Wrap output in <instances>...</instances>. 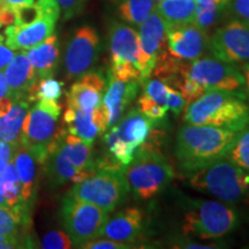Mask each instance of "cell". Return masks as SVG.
<instances>
[{
	"mask_svg": "<svg viewBox=\"0 0 249 249\" xmlns=\"http://www.w3.org/2000/svg\"><path fill=\"white\" fill-rule=\"evenodd\" d=\"M166 26L157 12L152 11L139 26V62L141 85L152 75L157 59L167 51Z\"/></svg>",
	"mask_w": 249,
	"mask_h": 249,
	"instance_id": "cell-14",
	"label": "cell"
},
{
	"mask_svg": "<svg viewBox=\"0 0 249 249\" xmlns=\"http://www.w3.org/2000/svg\"><path fill=\"white\" fill-rule=\"evenodd\" d=\"M40 247L44 249H70L74 247V244L66 232L50 231L42 238Z\"/></svg>",
	"mask_w": 249,
	"mask_h": 249,
	"instance_id": "cell-35",
	"label": "cell"
},
{
	"mask_svg": "<svg viewBox=\"0 0 249 249\" xmlns=\"http://www.w3.org/2000/svg\"><path fill=\"white\" fill-rule=\"evenodd\" d=\"M5 1L8 6H11L12 8H17V7H21V6H26V5H31L35 2V0H2Z\"/></svg>",
	"mask_w": 249,
	"mask_h": 249,
	"instance_id": "cell-46",
	"label": "cell"
},
{
	"mask_svg": "<svg viewBox=\"0 0 249 249\" xmlns=\"http://www.w3.org/2000/svg\"><path fill=\"white\" fill-rule=\"evenodd\" d=\"M226 157L249 172V126L239 132Z\"/></svg>",
	"mask_w": 249,
	"mask_h": 249,
	"instance_id": "cell-33",
	"label": "cell"
},
{
	"mask_svg": "<svg viewBox=\"0 0 249 249\" xmlns=\"http://www.w3.org/2000/svg\"><path fill=\"white\" fill-rule=\"evenodd\" d=\"M138 108L145 117L150 118L156 124H158L161 120L165 119L167 111H169V108L161 107L158 103L152 101L151 98L147 97V96L143 95V93L139 98Z\"/></svg>",
	"mask_w": 249,
	"mask_h": 249,
	"instance_id": "cell-34",
	"label": "cell"
},
{
	"mask_svg": "<svg viewBox=\"0 0 249 249\" xmlns=\"http://www.w3.org/2000/svg\"><path fill=\"white\" fill-rule=\"evenodd\" d=\"M29 101L15 99L7 113L0 117V140L18 149L22 144L23 123L29 112Z\"/></svg>",
	"mask_w": 249,
	"mask_h": 249,
	"instance_id": "cell-23",
	"label": "cell"
},
{
	"mask_svg": "<svg viewBox=\"0 0 249 249\" xmlns=\"http://www.w3.org/2000/svg\"><path fill=\"white\" fill-rule=\"evenodd\" d=\"M45 163L48 164V173L50 180H51L55 186L62 185V183L67 181H73L75 183L81 182L85 179L89 178L90 176H92V174H90L89 172L77 170L76 167L67 160L66 156L64 155V152L61 150L60 143H59L58 147L49 155Z\"/></svg>",
	"mask_w": 249,
	"mask_h": 249,
	"instance_id": "cell-25",
	"label": "cell"
},
{
	"mask_svg": "<svg viewBox=\"0 0 249 249\" xmlns=\"http://www.w3.org/2000/svg\"><path fill=\"white\" fill-rule=\"evenodd\" d=\"M124 176L134 196L147 201L170 185L174 172L166 157L148 138L124 166Z\"/></svg>",
	"mask_w": 249,
	"mask_h": 249,
	"instance_id": "cell-3",
	"label": "cell"
},
{
	"mask_svg": "<svg viewBox=\"0 0 249 249\" xmlns=\"http://www.w3.org/2000/svg\"><path fill=\"white\" fill-rule=\"evenodd\" d=\"M239 132L205 124H186L179 129L176 157L186 173L213 164L226 157Z\"/></svg>",
	"mask_w": 249,
	"mask_h": 249,
	"instance_id": "cell-1",
	"label": "cell"
},
{
	"mask_svg": "<svg viewBox=\"0 0 249 249\" xmlns=\"http://www.w3.org/2000/svg\"><path fill=\"white\" fill-rule=\"evenodd\" d=\"M23 248L18 235H6L0 236V249H14Z\"/></svg>",
	"mask_w": 249,
	"mask_h": 249,
	"instance_id": "cell-44",
	"label": "cell"
},
{
	"mask_svg": "<svg viewBox=\"0 0 249 249\" xmlns=\"http://www.w3.org/2000/svg\"><path fill=\"white\" fill-rule=\"evenodd\" d=\"M108 46L113 75L124 80H138L141 83L139 62L138 31L124 23L114 22L110 28Z\"/></svg>",
	"mask_w": 249,
	"mask_h": 249,
	"instance_id": "cell-11",
	"label": "cell"
},
{
	"mask_svg": "<svg viewBox=\"0 0 249 249\" xmlns=\"http://www.w3.org/2000/svg\"><path fill=\"white\" fill-rule=\"evenodd\" d=\"M160 1H161V0H155V2H156V4H157V2H160Z\"/></svg>",
	"mask_w": 249,
	"mask_h": 249,
	"instance_id": "cell-47",
	"label": "cell"
},
{
	"mask_svg": "<svg viewBox=\"0 0 249 249\" xmlns=\"http://www.w3.org/2000/svg\"><path fill=\"white\" fill-rule=\"evenodd\" d=\"M167 107H169V110L172 112L176 116H179L181 112L185 110L187 107L185 98L182 97V95L180 93L179 90L173 88L172 86L167 85Z\"/></svg>",
	"mask_w": 249,
	"mask_h": 249,
	"instance_id": "cell-37",
	"label": "cell"
},
{
	"mask_svg": "<svg viewBox=\"0 0 249 249\" xmlns=\"http://www.w3.org/2000/svg\"><path fill=\"white\" fill-rule=\"evenodd\" d=\"M167 51L174 58L185 62L200 59L208 49V33L195 23L169 29L166 33Z\"/></svg>",
	"mask_w": 249,
	"mask_h": 249,
	"instance_id": "cell-16",
	"label": "cell"
},
{
	"mask_svg": "<svg viewBox=\"0 0 249 249\" xmlns=\"http://www.w3.org/2000/svg\"><path fill=\"white\" fill-rule=\"evenodd\" d=\"M183 121L241 132L249 126V105L240 93L208 90L185 107Z\"/></svg>",
	"mask_w": 249,
	"mask_h": 249,
	"instance_id": "cell-2",
	"label": "cell"
},
{
	"mask_svg": "<svg viewBox=\"0 0 249 249\" xmlns=\"http://www.w3.org/2000/svg\"><path fill=\"white\" fill-rule=\"evenodd\" d=\"M155 5V0H121L118 12L124 22L139 27L154 11Z\"/></svg>",
	"mask_w": 249,
	"mask_h": 249,
	"instance_id": "cell-30",
	"label": "cell"
},
{
	"mask_svg": "<svg viewBox=\"0 0 249 249\" xmlns=\"http://www.w3.org/2000/svg\"><path fill=\"white\" fill-rule=\"evenodd\" d=\"M185 74L195 81L205 91L213 89L226 90L245 96L244 75L235 65L217 58H200L189 62ZM246 97V96H245Z\"/></svg>",
	"mask_w": 249,
	"mask_h": 249,
	"instance_id": "cell-10",
	"label": "cell"
},
{
	"mask_svg": "<svg viewBox=\"0 0 249 249\" xmlns=\"http://www.w3.org/2000/svg\"><path fill=\"white\" fill-rule=\"evenodd\" d=\"M14 50L8 48L5 44V40L2 38V36L0 35V71L5 70L6 66L12 61V59L15 57Z\"/></svg>",
	"mask_w": 249,
	"mask_h": 249,
	"instance_id": "cell-43",
	"label": "cell"
},
{
	"mask_svg": "<svg viewBox=\"0 0 249 249\" xmlns=\"http://www.w3.org/2000/svg\"><path fill=\"white\" fill-rule=\"evenodd\" d=\"M189 185L227 204L249 198V172L227 157L191 173Z\"/></svg>",
	"mask_w": 249,
	"mask_h": 249,
	"instance_id": "cell-4",
	"label": "cell"
},
{
	"mask_svg": "<svg viewBox=\"0 0 249 249\" xmlns=\"http://www.w3.org/2000/svg\"><path fill=\"white\" fill-rule=\"evenodd\" d=\"M79 248L85 249H129L132 248L130 245L121 244V242L110 240L107 238H96L92 240L87 241L85 244L80 245Z\"/></svg>",
	"mask_w": 249,
	"mask_h": 249,
	"instance_id": "cell-38",
	"label": "cell"
},
{
	"mask_svg": "<svg viewBox=\"0 0 249 249\" xmlns=\"http://www.w3.org/2000/svg\"><path fill=\"white\" fill-rule=\"evenodd\" d=\"M60 148L66 158L77 170L93 174L96 172V163L92 160L91 144L71 135L70 133L65 134L60 142Z\"/></svg>",
	"mask_w": 249,
	"mask_h": 249,
	"instance_id": "cell-27",
	"label": "cell"
},
{
	"mask_svg": "<svg viewBox=\"0 0 249 249\" xmlns=\"http://www.w3.org/2000/svg\"><path fill=\"white\" fill-rule=\"evenodd\" d=\"M26 54L35 71L36 79L53 76L59 60V40L57 35H51L29 50Z\"/></svg>",
	"mask_w": 249,
	"mask_h": 249,
	"instance_id": "cell-22",
	"label": "cell"
},
{
	"mask_svg": "<svg viewBox=\"0 0 249 249\" xmlns=\"http://www.w3.org/2000/svg\"><path fill=\"white\" fill-rule=\"evenodd\" d=\"M61 107L57 101L40 99L28 112L22 128V144L38 164H44L67 132L58 129Z\"/></svg>",
	"mask_w": 249,
	"mask_h": 249,
	"instance_id": "cell-5",
	"label": "cell"
},
{
	"mask_svg": "<svg viewBox=\"0 0 249 249\" xmlns=\"http://www.w3.org/2000/svg\"><path fill=\"white\" fill-rule=\"evenodd\" d=\"M14 101L15 99L12 97L4 73H2V71H0V117L7 113L13 105Z\"/></svg>",
	"mask_w": 249,
	"mask_h": 249,
	"instance_id": "cell-40",
	"label": "cell"
},
{
	"mask_svg": "<svg viewBox=\"0 0 249 249\" xmlns=\"http://www.w3.org/2000/svg\"><path fill=\"white\" fill-rule=\"evenodd\" d=\"M155 11L163 18L167 30L195 23L194 0H161L155 5Z\"/></svg>",
	"mask_w": 249,
	"mask_h": 249,
	"instance_id": "cell-24",
	"label": "cell"
},
{
	"mask_svg": "<svg viewBox=\"0 0 249 249\" xmlns=\"http://www.w3.org/2000/svg\"><path fill=\"white\" fill-rule=\"evenodd\" d=\"M4 75L14 99L24 98L28 90L36 80L35 71L28 59L26 51L15 54L12 61L6 66Z\"/></svg>",
	"mask_w": 249,
	"mask_h": 249,
	"instance_id": "cell-21",
	"label": "cell"
},
{
	"mask_svg": "<svg viewBox=\"0 0 249 249\" xmlns=\"http://www.w3.org/2000/svg\"><path fill=\"white\" fill-rule=\"evenodd\" d=\"M144 230V213L138 208H127L111 218L102 227L99 238H107L121 244L132 245Z\"/></svg>",
	"mask_w": 249,
	"mask_h": 249,
	"instance_id": "cell-18",
	"label": "cell"
},
{
	"mask_svg": "<svg viewBox=\"0 0 249 249\" xmlns=\"http://www.w3.org/2000/svg\"><path fill=\"white\" fill-rule=\"evenodd\" d=\"M239 219L238 211L222 201L187 200L183 234L202 240L223 238L238 227Z\"/></svg>",
	"mask_w": 249,
	"mask_h": 249,
	"instance_id": "cell-6",
	"label": "cell"
},
{
	"mask_svg": "<svg viewBox=\"0 0 249 249\" xmlns=\"http://www.w3.org/2000/svg\"><path fill=\"white\" fill-rule=\"evenodd\" d=\"M208 49L214 58L232 65L249 62V26L231 20L214 31Z\"/></svg>",
	"mask_w": 249,
	"mask_h": 249,
	"instance_id": "cell-13",
	"label": "cell"
},
{
	"mask_svg": "<svg viewBox=\"0 0 249 249\" xmlns=\"http://www.w3.org/2000/svg\"><path fill=\"white\" fill-rule=\"evenodd\" d=\"M62 121L68 133L91 145L96 138L105 134L107 129V117L102 105L91 112L67 107Z\"/></svg>",
	"mask_w": 249,
	"mask_h": 249,
	"instance_id": "cell-19",
	"label": "cell"
},
{
	"mask_svg": "<svg viewBox=\"0 0 249 249\" xmlns=\"http://www.w3.org/2000/svg\"><path fill=\"white\" fill-rule=\"evenodd\" d=\"M64 82L51 77H43L36 79L28 90V101H40V99H49V101H58L62 95Z\"/></svg>",
	"mask_w": 249,
	"mask_h": 249,
	"instance_id": "cell-32",
	"label": "cell"
},
{
	"mask_svg": "<svg viewBox=\"0 0 249 249\" xmlns=\"http://www.w3.org/2000/svg\"><path fill=\"white\" fill-rule=\"evenodd\" d=\"M15 149L9 143L0 140V177L2 176L4 171L7 167L9 161L13 160Z\"/></svg>",
	"mask_w": 249,
	"mask_h": 249,
	"instance_id": "cell-41",
	"label": "cell"
},
{
	"mask_svg": "<svg viewBox=\"0 0 249 249\" xmlns=\"http://www.w3.org/2000/svg\"><path fill=\"white\" fill-rule=\"evenodd\" d=\"M105 82L104 76L95 71H89L71 85L67 92L68 107L91 112L102 105L104 95Z\"/></svg>",
	"mask_w": 249,
	"mask_h": 249,
	"instance_id": "cell-20",
	"label": "cell"
},
{
	"mask_svg": "<svg viewBox=\"0 0 249 249\" xmlns=\"http://www.w3.org/2000/svg\"><path fill=\"white\" fill-rule=\"evenodd\" d=\"M60 11L46 12L26 24H9L5 30V44L14 51H27L54 34Z\"/></svg>",
	"mask_w": 249,
	"mask_h": 249,
	"instance_id": "cell-15",
	"label": "cell"
},
{
	"mask_svg": "<svg viewBox=\"0 0 249 249\" xmlns=\"http://www.w3.org/2000/svg\"><path fill=\"white\" fill-rule=\"evenodd\" d=\"M140 81L120 79L108 73V82L102 99V107L107 117V128L119 123L124 110L135 99L140 90Z\"/></svg>",
	"mask_w": 249,
	"mask_h": 249,
	"instance_id": "cell-17",
	"label": "cell"
},
{
	"mask_svg": "<svg viewBox=\"0 0 249 249\" xmlns=\"http://www.w3.org/2000/svg\"><path fill=\"white\" fill-rule=\"evenodd\" d=\"M155 126L154 121L141 113L139 108H132L104 135L110 157L126 166L147 141Z\"/></svg>",
	"mask_w": 249,
	"mask_h": 249,
	"instance_id": "cell-8",
	"label": "cell"
},
{
	"mask_svg": "<svg viewBox=\"0 0 249 249\" xmlns=\"http://www.w3.org/2000/svg\"><path fill=\"white\" fill-rule=\"evenodd\" d=\"M60 214L65 231L77 248L87 241L99 238L102 227L108 218L107 211L70 195L62 201Z\"/></svg>",
	"mask_w": 249,
	"mask_h": 249,
	"instance_id": "cell-9",
	"label": "cell"
},
{
	"mask_svg": "<svg viewBox=\"0 0 249 249\" xmlns=\"http://www.w3.org/2000/svg\"><path fill=\"white\" fill-rule=\"evenodd\" d=\"M27 224V203H20L14 207L0 205V236L18 235L20 226Z\"/></svg>",
	"mask_w": 249,
	"mask_h": 249,
	"instance_id": "cell-28",
	"label": "cell"
},
{
	"mask_svg": "<svg viewBox=\"0 0 249 249\" xmlns=\"http://www.w3.org/2000/svg\"><path fill=\"white\" fill-rule=\"evenodd\" d=\"M58 2L64 20L74 18L82 11L87 0H55Z\"/></svg>",
	"mask_w": 249,
	"mask_h": 249,
	"instance_id": "cell-39",
	"label": "cell"
},
{
	"mask_svg": "<svg viewBox=\"0 0 249 249\" xmlns=\"http://www.w3.org/2000/svg\"><path fill=\"white\" fill-rule=\"evenodd\" d=\"M226 11L233 18V20L249 26V0H229Z\"/></svg>",
	"mask_w": 249,
	"mask_h": 249,
	"instance_id": "cell-36",
	"label": "cell"
},
{
	"mask_svg": "<svg viewBox=\"0 0 249 249\" xmlns=\"http://www.w3.org/2000/svg\"><path fill=\"white\" fill-rule=\"evenodd\" d=\"M174 246L172 247L174 248H187V249H213V248H217L216 245L211 244V245H204V244H200V242L193 241L189 239V236L183 235L182 239H179L173 244Z\"/></svg>",
	"mask_w": 249,
	"mask_h": 249,
	"instance_id": "cell-42",
	"label": "cell"
},
{
	"mask_svg": "<svg viewBox=\"0 0 249 249\" xmlns=\"http://www.w3.org/2000/svg\"><path fill=\"white\" fill-rule=\"evenodd\" d=\"M242 75H244V81H245V87H244V92L246 96V99L249 101V62L248 64H245L242 66Z\"/></svg>",
	"mask_w": 249,
	"mask_h": 249,
	"instance_id": "cell-45",
	"label": "cell"
},
{
	"mask_svg": "<svg viewBox=\"0 0 249 249\" xmlns=\"http://www.w3.org/2000/svg\"><path fill=\"white\" fill-rule=\"evenodd\" d=\"M1 187L6 207H14L17 204L24 203L22 200V187L13 160L9 161L2 173Z\"/></svg>",
	"mask_w": 249,
	"mask_h": 249,
	"instance_id": "cell-31",
	"label": "cell"
},
{
	"mask_svg": "<svg viewBox=\"0 0 249 249\" xmlns=\"http://www.w3.org/2000/svg\"><path fill=\"white\" fill-rule=\"evenodd\" d=\"M195 24L201 29L208 30L217 22L219 15L226 11L229 0H194Z\"/></svg>",
	"mask_w": 249,
	"mask_h": 249,
	"instance_id": "cell-29",
	"label": "cell"
},
{
	"mask_svg": "<svg viewBox=\"0 0 249 249\" xmlns=\"http://www.w3.org/2000/svg\"><path fill=\"white\" fill-rule=\"evenodd\" d=\"M13 163L17 167L18 178L22 187V200L28 204L33 198L36 187L37 176V160L30 150L23 145L15 149L13 156Z\"/></svg>",
	"mask_w": 249,
	"mask_h": 249,
	"instance_id": "cell-26",
	"label": "cell"
},
{
	"mask_svg": "<svg viewBox=\"0 0 249 249\" xmlns=\"http://www.w3.org/2000/svg\"><path fill=\"white\" fill-rule=\"evenodd\" d=\"M130 192L124 169H99L71 188L68 195L112 213L126 201Z\"/></svg>",
	"mask_w": 249,
	"mask_h": 249,
	"instance_id": "cell-7",
	"label": "cell"
},
{
	"mask_svg": "<svg viewBox=\"0 0 249 249\" xmlns=\"http://www.w3.org/2000/svg\"><path fill=\"white\" fill-rule=\"evenodd\" d=\"M101 38L95 28L83 26L75 30L65 52V71L67 80H77L89 73L98 60Z\"/></svg>",
	"mask_w": 249,
	"mask_h": 249,
	"instance_id": "cell-12",
	"label": "cell"
}]
</instances>
